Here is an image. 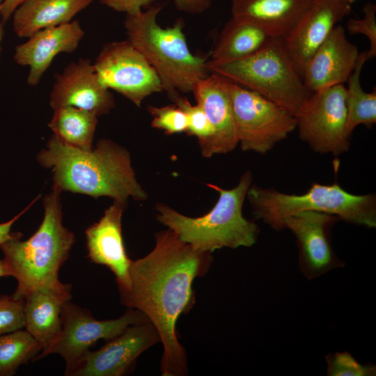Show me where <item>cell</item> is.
Returning <instances> with one entry per match:
<instances>
[{"mask_svg":"<svg viewBox=\"0 0 376 376\" xmlns=\"http://www.w3.org/2000/svg\"><path fill=\"white\" fill-rule=\"evenodd\" d=\"M155 237L153 249L132 260L129 286L119 290L120 301L143 312L156 328L164 347L162 375L185 376L187 357L178 338L176 323L194 306L193 281L208 271L212 253L194 249L169 228Z\"/></svg>","mask_w":376,"mask_h":376,"instance_id":"obj_1","label":"cell"},{"mask_svg":"<svg viewBox=\"0 0 376 376\" xmlns=\"http://www.w3.org/2000/svg\"><path fill=\"white\" fill-rule=\"evenodd\" d=\"M38 160L53 171L54 187L95 198L108 196L126 204L130 198H147L136 180L128 151L108 139L86 150L68 145L54 135Z\"/></svg>","mask_w":376,"mask_h":376,"instance_id":"obj_2","label":"cell"},{"mask_svg":"<svg viewBox=\"0 0 376 376\" xmlns=\"http://www.w3.org/2000/svg\"><path fill=\"white\" fill-rule=\"evenodd\" d=\"M60 193L54 187L44 198L43 220L31 237L21 241L18 236L0 245L17 281L12 295L15 299H24L37 289L70 290V285L60 281L58 272L68 258L75 237L63 225Z\"/></svg>","mask_w":376,"mask_h":376,"instance_id":"obj_3","label":"cell"},{"mask_svg":"<svg viewBox=\"0 0 376 376\" xmlns=\"http://www.w3.org/2000/svg\"><path fill=\"white\" fill-rule=\"evenodd\" d=\"M251 182V173L246 171L238 184L230 189L207 184L219 193L217 203L207 214L198 217H187L160 203L156 205L157 219L180 240L200 251L212 253L224 247L251 246L257 241L260 229L242 214L244 201Z\"/></svg>","mask_w":376,"mask_h":376,"instance_id":"obj_4","label":"cell"},{"mask_svg":"<svg viewBox=\"0 0 376 376\" xmlns=\"http://www.w3.org/2000/svg\"><path fill=\"white\" fill-rule=\"evenodd\" d=\"M162 9V5L155 4L127 15L124 26L127 40L155 69L164 91L171 97L180 93L192 92L196 84L210 72L207 58L190 51L182 20L168 28L157 23Z\"/></svg>","mask_w":376,"mask_h":376,"instance_id":"obj_5","label":"cell"},{"mask_svg":"<svg viewBox=\"0 0 376 376\" xmlns=\"http://www.w3.org/2000/svg\"><path fill=\"white\" fill-rule=\"evenodd\" d=\"M246 198L254 218L277 230L283 229V222L286 217L301 211L324 212L348 223L376 227L375 195L354 194L336 182L313 183L308 191L300 195L253 185L249 187Z\"/></svg>","mask_w":376,"mask_h":376,"instance_id":"obj_6","label":"cell"},{"mask_svg":"<svg viewBox=\"0 0 376 376\" xmlns=\"http://www.w3.org/2000/svg\"><path fill=\"white\" fill-rule=\"evenodd\" d=\"M206 65L210 73L258 93L295 117L312 93L295 70L280 38H272L246 58L222 63L207 61Z\"/></svg>","mask_w":376,"mask_h":376,"instance_id":"obj_7","label":"cell"},{"mask_svg":"<svg viewBox=\"0 0 376 376\" xmlns=\"http://www.w3.org/2000/svg\"><path fill=\"white\" fill-rule=\"evenodd\" d=\"M238 144L264 155L297 127L295 117L273 102L228 79Z\"/></svg>","mask_w":376,"mask_h":376,"instance_id":"obj_8","label":"cell"},{"mask_svg":"<svg viewBox=\"0 0 376 376\" xmlns=\"http://www.w3.org/2000/svg\"><path fill=\"white\" fill-rule=\"evenodd\" d=\"M148 321V318L143 312L131 308L118 318L98 320L89 311L69 300L62 308L60 334L34 360L51 354H58L65 361V375H67L97 340L108 341L120 335L129 326Z\"/></svg>","mask_w":376,"mask_h":376,"instance_id":"obj_9","label":"cell"},{"mask_svg":"<svg viewBox=\"0 0 376 376\" xmlns=\"http://www.w3.org/2000/svg\"><path fill=\"white\" fill-rule=\"evenodd\" d=\"M346 95L343 84L313 92L296 115L299 138L313 150L340 155L349 149Z\"/></svg>","mask_w":376,"mask_h":376,"instance_id":"obj_10","label":"cell"},{"mask_svg":"<svg viewBox=\"0 0 376 376\" xmlns=\"http://www.w3.org/2000/svg\"><path fill=\"white\" fill-rule=\"evenodd\" d=\"M93 65L106 88L136 107L150 95L164 91L155 69L128 40L105 44Z\"/></svg>","mask_w":376,"mask_h":376,"instance_id":"obj_11","label":"cell"},{"mask_svg":"<svg viewBox=\"0 0 376 376\" xmlns=\"http://www.w3.org/2000/svg\"><path fill=\"white\" fill-rule=\"evenodd\" d=\"M339 220L335 215L315 211H301L286 217L283 228L295 235L299 248V267L308 280L344 266L335 254L330 230Z\"/></svg>","mask_w":376,"mask_h":376,"instance_id":"obj_12","label":"cell"},{"mask_svg":"<svg viewBox=\"0 0 376 376\" xmlns=\"http://www.w3.org/2000/svg\"><path fill=\"white\" fill-rule=\"evenodd\" d=\"M160 342L149 321L129 326L97 351L88 350L67 375L120 376L144 351Z\"/></svg>","mask_w":376,"mask_h":376,"instance_id":"obj_13","label":"cell"},{"mask_svg":"<svg viewBox=\"0 0 376 376\" xmlns=\"http://www.w3.org/2000/svg\"><path fill=\"white\" fill-rule=\"evenodd\" d=\"M49 104L53 109L74 107L95 113H108L115 106L113 94L100 81L90 59L80 58L55 76Z\"/></svg>","mask_w":376,"mask_h":376,"instance_id":"obj_14","label":"cell"},{"mask_svg":"<svg viewBox=\"0 0 376 376\" xmlns=\"http://www.w3.org/2000/svg\"><path fill=\"white\" fill-rule=\"evenodd\" d=\"M345 0H313L297 24L283 40L297 72L302 78L305 66L333 28L351 13Z\"/></svg>","mask_w":376,"mask_h":376,"instance_id":"obj_15","label":"cell"},{"mask_svg":"<svg viewBox=\"0 0 376 376\" xmlns=\"http://www.w3.org/2000/svg\"><path fill=\"white\" fill-rule=\"evenodd\" d=\"M357 47L336 25L307 62L302 80L311 92L347 82L359 56Z\"/></svg>","mask_w":376,"mask_h":376,"instance_id":"obj_16","label":"cell"},{"mask_svg":"<svg viewBox=\"0 0 376 376\" xmlns=\"http://www.w3.org/2000/svg\"><path fill=\"white\" fill-rule=\"evenodd\" d=\"M192 93L196 104L205 112L212 129L213 136L201 153L205 157L226 154L238 145V139L228 89V79L210 73L198 81Z\"/></svg>","mask_w":376,"mask_h":376,"instance_id":"obj_17","label":"cell"},{"mask_svg":"<svg viewBox=\"0 0 376 376\" xmlns=\"http://www.w3.org/2000/svg\"><path fill=\"white\" fill-rule=\"evenodd\" d=\"M125 205L113 201L102 218L86 231L89 258L113 272L119 290L129 286L132 262L126 253L122 235V217Z\"/></svg>","mask_w":376,"mask_h":376,"instance_id":"obj_18","label":"cell"},{"mask_svg":"<svg viewBox=\"0 0 376 376\" xmlns=\"http://www.w3.org/2000/svg\"><path fill=\"white\" fill-rule=\"evenodd\" d=\"M84 31L79 21L41 29L15 49V61L29 68L27 83L36 86L54 58L61 53H72L78 47Z\"/></svg>","mask_w":376,"mask_h":376,"instance_id":"obj_19","label":"cell"},{"mask_svg":"<svg viewBox=\"0 0 376 376\" xmlns=\"http://www.w3.org/2000/svg\"><path fill=\"white\" fill-rule=\"evenodd\" d=\"M313 0H232V17L252 23L272 38L285 39Z\"/></svg>","mask_w":376,"mask_h":376,"instance_id":"obj_20","label":"cell"},{"mask_svg":"<svg viewBox=\"0 0 376 376\" xmlns=\"http://www.w3.org/2000/svg\"><path fill=\"white\" fill-rule=\"evenodd\" d=\"M71 297L70 290L49 289L34 290L25 297L24 327L40 343L42 351L47 349L60 334L62 308Z\"/></svg>","mask_w":376,"mask_h":376,"instance_id":"obj_21","label":"cell"},{"mask_svg":"<svg viewBox=\"0 0 376 376\" xmlns=\"http://www.w3.org/2000/svg\"><path fill=\"white\" fill-rule=\"evenodd\" d=\"M93 0H27L14 12L13 27L20 38L71 22Z\"/></svg>","mask_w":376,"mask_h":376,"instance_id":"obj_22","label":"cell"},{"mask_svg":"<svg viewBox=\"0 0 376 376\" xmlns=\"http://www.w3.org/2000/svg\"><path fill=\"white\" fill-rule=\"evenodd\" d=\"M272 39L253 24L231 17L221 31L209 61L222 63L246 58Z\"/></svg>","mask_w":376,"mask_h":376,"instance_id":"obj_23","label":"cell"},{"mask_svg":"<svg viewBox=\"0 0 376 376\" xmlns=\"http://www.w3.org/2000/svg\"><path fill=\"white\" fill-rule=\"evenodd\" d=\"M54 111L49 123L54 135L71 146L91 150L97 116L91 111L74 107H60Z\"/></svg>","mask_w":376,"mask_h":376,"instance_id":"obj_24","label":"cell"},{"mask_svg":"<svg viewBox=\"0 0 376 376\" xmlns=\"http://www.w3.org/2000/svg\"><path fill=\"white\" fill-rule=\"evenodd\" d=\"M368 61L366 52L359 54L357 65L350 75L346 88V134L350 139L359 125L370 127L376 123V91H365L360 77L364 63Z\"/></svg>","mask_w":376,"mask_h":376,"instance_id":"obj_25","label":"cell"},{"mask_svg":"<svg viewBox=\"0 0 376 376\" xmlns=\"http://www.w3.org/2000/svg\"><path fill=\"white\" fill-rule=\"evenodd\" d=\"M40 351L41 345L26 330L0 335V376L14 375L19 366L35 359Z\"/></svg>","mask_w":376,"mask_h":376,"instance_id":"obj_26","label":"cell"},{"mask_svg":"<svg viewBox=\"0 0 376 376\" xmlns=\"http://www.w3.org/2000/svg\"><path fill=\"white\" fill-rule=\"evenodd\" d=\"M170 99L185 113L187 120L186 133L197 138L202 153L208 146L214 133L205 112L198 104H192L180 94L174 95Z\"/></svg>","mask_w":376,"mask_h":376,"instance_id":"obj_27","label":"cell"},{"mask_svg":"<svg viewBox=\"0 0 376 376\" xmlns=\"http://www.w3.org/2000/svg\"><path fill=\"white\" fill-rule=\"evenodd\" d=\"M328 376H375L376 367L357 361L347 352H336L325 357Z\"/></svg>","mask_w":376,"mask_h":376,"instance_id":"obj_28","label":"cell"},{"mask_svg":"<svg viewBox=\"0 0 376 376\" xmlns=\"http://www.w3.org/2000/svg\"><path fill=\"white\" fill-rule=\"evenodd\" d=\"M152 117L151 126L164 131L166 134L186 132L187 120L185 113L175 104L164 107L148 106Z\"/></svg>","mask_w":376,"mask_h":376,"instance_id":"obj_29","label":"cell"},{"mask_svg":"<svg viewBox=\"0 0 376 376\" xmlns=\"http://www.w3.org/2000/svg\"><path fill=\"white\" fill-rule=\"evenodd\" d=\"M363 17L351 18L347 22V30L350 34H363L370 42V49L366 52L368 60L376 55V6L367 2L363 8Z\"/></svg>","mask_w":376,"mask_h":376,"instance_id":"obj_30","label":"cell"},{"mask_svg":"<svg viewBox=\"0 0 376 376\" xmlns=\"http://www.w3.org/2000/svg\"><path fill=\"white\" fill-rule=\"evenodd\" d=\"M24 327V299L0 295V335Z\"/></svg>","mask_w":376,"mask_h":376,"instance_id":"obj_31","label":"cell"},{"mask_svg":"<svg viewBox=\"0 0 376 376\" xmlns=\"http://www.w3.org/2000/svg\"><path fill=\"white\" fill-rule=\"evenodd\" d=\"M102 4L117 12L125 13L127 15L136 13L143 8H147L154 0H99Z\"/></svg>","mask_w":376,"mask_h":376,"instance_id":"obj_32","label":"cell"},{"mask_svg":"<svg viewBox=\"0 0 376 376\" xmlns=\"http://www.w3.org/2000/svg\"><path fill=\"white\" fill-rule=\"evenodd\" d=\"M175 8L189 14H201L210 6L212 0H173Z\"/></svg>","mask_w":376,"mask_h":376,"instance_id":"obj_33","label":"cell"},{"mask_svg":"<svg viewBox=\"0 0 376 376\" xmlns=\"http://www.w3.org/2000/svg\"><path fill=\"white\" fill-rule=\"evenodd\" d=\"M31 204L29 205L25 210H22L19 214L15 216L10 220L0 224V245L8 240L20 236V233H11L12 226L15 222V221H17L20 217V216H22L31 207Z\"/></svg>","mask_w":376,"mask_h":376,"instance_id":"obj_34","label":"cell"},{"mask_svg":"<svg viewBox=\"0 0 376 376\" xmlns=\"http://www.w3.org/2000/svg\"><path fill=\"white\" fill-rule=\"evenodd\" d=\"M27 0H3L0 10V16L3 22L13 15L15 10Z\"/></svg>","mask_w":376,"mask_h":376,"instance_id":"obj_35","label":"cell"},{"mask_svg":"<svg viewBox=\"0 0 376 376\" xmlns=\"http://www.w3.org/2000/svg\"><path fill=\"white\" fill-rule=\"evenodd\" d=\"M6 276H13V272L10 265L4 258L3 260H0V278Z\"/></svg>","mask_w":376,"mask_h":376,"instance_id":"obj_36","label":"cell"},{"mask_svg":"<svg viewBox=\"0 0 376 376\" xmlns=\"http://www.w3.org/2000/svg\"><path fill=\"white\" fill-rule=\"evenodd\" d=\"M3 0H0V10H1V6ZM3 38V29L2 24L0 21V58H1V42Z\"/></svg>","mask_w":376,"mask_h":376,"instance_id":"obj_37","label":"cell"},{"mask_svg":"<svg viewBox=\"0 0 376 376\" xmlns=\"http://www.w3.org/2000/svg\"><path fill=\"white\" fill-rule=\"evenodd\" d=\"M345 1L349 2L350 3L352 4L353 2H354V1H357V0H345Z\"/></svg>","mask_w":376,"mask_h":376,"instance_id":"obj_38","label":"cell"}]
</instances>
